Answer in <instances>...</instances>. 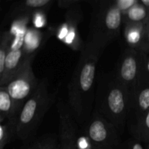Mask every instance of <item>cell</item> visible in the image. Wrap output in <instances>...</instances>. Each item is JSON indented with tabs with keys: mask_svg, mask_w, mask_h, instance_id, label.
<instances>
[{
	"mask_svg": "<svg viewBox=\"0 0 149 149\" xmlns=\"http://www.w3.org/2000/svg\"><path fill=\"white\" fill-rule=\"evenodd\" d=\"M104 49L87 39L68 85V105L80 127L89 120L94 110L96 68Z\"/></svg>",
	"mask_w": 149,
	"mask_h": 149,
	"instance_id": "cell-1",
	"label": "cell"
},
{
	"mask_svg": "<svg viewBox=\"0 0 149 149\" xmlns=\"http://www.w3.org/2000/svg\"><path fill=\"white\" fill-rule=\"evenodd\" d=\"M131 103L129 90L116 77L114 71L97 76L94 110L113 124L122 135L129 118Z\"/></svg>",
	"mask_w": 149,
	"mask_h": 149,
	"instance_id": "cell-2",
	"label": "cell"
},
{
	"mask_svg": "<svg viewBox=\"0 0 149 149\" xmlns=\"http://www.w3.org/2000/svg\"><path fill=\"white\" fill-rule=\"evenodd\" d=\"M58 89L49 90L47 77L42 79L36 91L26 100L17 116V138L29 143L33 141L44 116L54 103Z\"/></svg>",
	"mask_w": 149,
	"mask_h": 149,
	"instance_id": "cell-3",
	"label": "cell"
},
{
	"mask_svg": "<svg viewBox=\"0 0 149 149\" xmlns=\"http://www.w3.org/2000/svg\"><path fill=\"white\" fill-rule=\"evenodd\" d=\"M82 129L92 149H119L123 143L117 128L96 110Z\"/></svg>",
	"mask_w": 149,
	"mask_h": 149,
	"instance_id": "cell-4",
	"label": "cell"
},
{
	"mask_svg": "<svg viewBox=\"0 0 149 149\" xmlns=\"http://www.w3.org/2000/svg\"><path fill=\"white\" fill-rule=\"evenodd\" d=\"M34 58L35 52L28 55L17 72L3 86L20 110L26 100L36 91L40 82L32 68Z\"/></svg>",
	"mask_w": 149,
	"mask_h": 149,
	"instance_id": "cell-5",
	"label": "cell"
},
{
	"mask_svg": "<svg viewBox=\"0 0 149 149\" xmlns=\"http://www.w3.org/2000/svg\"><path fill=\"white\" fill-rule=\"evenodd\" d=\"M146 53L127 47L122 52L117 67L113 70L116 77L125 84L132 97L145 65Z\"/></svg>",
	"mask_w": 149,
	"mask_h": 149,
	"instance_id": "cell-6",
	"label": "cell"
},
{
	"mask_svg": "<svg viewBox=\"0 0 149 149\" xmlns=\"http://www.w3.org/2000/svg\"><path fill=\"white\" fill-rule=\"evenodd\" d=\"M122 23V14L119 7L109 8L90 29L87 39L106 49L119 36Z\"/></svg>",
	"mask_w": 149,
	"mask_h": 149,
	"instance_id": "cell-7",
	"label": "cell"
},
{
	"mask_svg": "<svg viewBox=\"0 0 149 149\" xmlns=\"http://www.w3.org/2000/svg\"><path fill=\"white\" fill-rule=\"evenodd\" d=\"M59 116V143L61 149H77L78 125L69 106L62 100L57 104Z\"/></svg>",
	"mask_w": 149,
	"mask_h": 149,
	"instance_id": "cell-8",
	"label": "cell"
},
{
	"mask_svg": "<svg viewBox=\"0 0 149 149\" xmlns=\"http://www.w3.org/2000/svg\"><path fill=\"white\" fill-rule=\"evenodd\" d=\"M27 53L25 47V33L16 34L7 54L3 74L0 76V87H3L17 72L24 62Z\"/></svg>",
	"mask_w": 149,
	"mask_h": 149,
	"instance_id": "cell-9",
	"label": "cell"
},
{
	"mask_svg": "<svg viewBox=\"0 0 149 149\" xmlns=\"http://www.w3.org/2000/svg\"><path fill=\"white\" fill-rule=\"evenodd\" d=\"M149 111V75L145 65L132 97L129 117L132 116L134 122Z\"/></svg>",
	"mask_w": 149,
	"mask_h": 149,
	"instance_id": "cell-10",
	"label": "cell"
},
{
	"mask_svg": "<svg viewBox=\"0 0 149 149\" xmlns=\"http://www.w3.org/2000/svg\"><path fill=\"white\" fill-rule=\"evenodd\" d=\"M57 37L73 50L81 52L84 46V43L81 41L76 24L63 23L57 31Z\"/></svg>",
	"mask_w": 149,
	"mask_h": 149,
	"instance_id": "cell-11",
	"label": "cell"
},
{
	"mask_svg": "<svg viewBox=\"0 0 149 149\" xmlns=\"http://www.w3.org/2000/svg\"><path fill=\"white\" fill-rule=\"evenodd\" d=\"M148 23H126L124 36L127 47L140 51Z\"/></svg>",
	"mask_w": 149,
	"mask_h": 149,
	"instance_id": "cell-12",
	"label": "cell"
},
{
	"mask_svg": "<svg viewBox=\"0 0 149 149\" xmlns=\"http://www.w3.org/2000/svg\"><path fill=\"white\" fill-rule=\"evenodd\" d=\"M20 111L5 87H0V122L17 117Z\"/></svg>",
	"mask_w": 149,
	"mask_h": 149,
	"instance_id": "cell-13",
	"label": "cell"
},
{
	"mask_svg": "<svg viewBox=\"0 0 149 149\" xmlns=\"http://www.w3.org/2000/svg\"><path fill=\"white\" fill-rule=\"evenodd\" d=\"M130 132L132 138L141 143H149V111L138 120L132 122L130 127Z\"/></svg>",
	"mask_w": 149,
	"mask_h": 149,
	"instance_id": "cell-14",
	"label": "cell"
},
{
	"mask_svg": "<svg viewBox=\"0 0 149 149\" xmlns=\"http://www.w3.org/2000/svg\"><path fill=\"white\" fill-rule=\"evenodd\" d=\"M0 149H4L14 139L17 138V117L0 122Z\"/></svg>",
	"mask_w": 149,
	"mask_h": 149,
	"instance_id": "cell-15",
	"label": "cell"
},
{
	"mask_svg": "<svg viewBox=\"0 0 149 149\" xmlns=\"http://www.w3.org/2000/svg\"><path fill=\"white\" fill-rule=\"evenodd\" d=\"M145 6L133 5L128 9L126 15V23H148L149 12Z\"/></svg>",
	"mask_w": 149,
	"mask_h": 149,
	"instance_id": "cell-16",
	"label": "cell"
},
{
	"mask_svg": "<svg viewBox=\"0 0 149 149\" xmlns=\"http://www.w3.org/2000/svg\"><path fill=\"white\" fill-rule=\"evenodd\" d=\"M58 142L55 134H45L28 143L25 149H56Z\"/></svg>",
	"mask_w": 149,
	"mask_h": 149,
	"instance_id": "cell-17",
	"label": "cell"
},
{
	"mask_svg": "<svg viewBox=\"0 0 149 149\" xmlns=\"http://www.w3.org/2000/svg\"><path fill=\"white\" fill-rule=\"evenodd\" d=\"M13 35L10 31H4L1 35L0 42V76L3 74L5 65L6 58L11 47Z\"/></svg>",
	"mask_w": 149,
	"mask_h": 149,
	"instance_id": "cell-18",
	"label": "cell"
},
{
	"mask_svg": "<svg viewBox=\"0 0 149 149\" xmlns=\"http://www.w3.org/2000/svg\"><path fill=\"white\" fill-rule=\"evenodd\" d=\"M119 149H144L141 141L131 138L122 143Z\"/></svg>",
	"mask_w": 149,
	"mask_h": 149,
	"instance_id": "cell-19",
	"label": "cell"
},
{
	"mask_svg": "<svg viewBox=\"0 0 149 149\" xmlns=\"http://www.w3.org/2000/svg\"><path fill=\"white\" fill-rule=\"evenodd\" d=\"M140 51L144 52V53H148L149 52V23L147 26Z\"/></svg>",
	"mask_w": 149,
	"mask_h": 149,
	"instance_id": "cell-20",
	"label": "cell"
},
{
	"mask_svg": "<svg viewBox=\"0 0 149 149\" xmlns=\"http://www.w3.org/2000/svg\"><path fill=\"white\" fill-rule=\"evenodd\" d=\"M50 0H26V6L30 8H37L47 4Z\"/></svg>",
	"mask_w": 149,
	"mask_h": 149,
	"instance_id": "cell-21",
	"label": "cell"
},
{
	"mask_svg": "<svg viewBox=\"0 0 149 149\" xmlns=\"http://www.w3.org/2000/svg\"><path fill=\"white\" fill-rule=\"evenodd\" d=\"M134 2V0H119V3H118V7L121 9V10H125V9L130 8L132 7V4Z\"/></svg>",
	"mask_w": 149,
	"mask_h": 149,
	"instance_id": "cell-22",
	"label": "cell"
},
{
	"mask_svg": "<svg viewBox=\"0 0 149 149\" xmlns=\"http://www.w3.org/2000/svg\"><path fill=\"white\" fill-rule=\"evenodd\" d=\"M145 68L146 71L148 73L149 75V52L148 53H146V58H145Z\"/></svg>",
	"mask_w": 149,
	"mask_h": 149,
	"instance_id": "cell-23",
	"label": "cell"
},
{
	"mask_svg": "<svg viewBox=\"0 0 149 149\" xmlns=\"http://www.w3.org/2000/svg\"><path fill=\"white\" fill-rule=\"evenodd\" d=\"M56 149H61V146H60V143H59V142H58V146H57V148H56Z\"/></svg>",
	"mask_w": 149,
	"mask_h": 149,
	"instance_id": "cell-24",
	"label": "cell"
},
{
	"mask_svg": "<svg viewBox=\"0 0 149 149\" xmlns=\"http://www.w3.org/2000/svg\"><path fill=\"white\" fill-rule=\"evenodd\" d=\"M146 149H149V143H148V144H147L146 148Z\"/></svg>",
	"mask_w": 149,
	"mask_h": 149,
	"instance_id": "cell-25",
	"label": "cell"
}]
</instances>
